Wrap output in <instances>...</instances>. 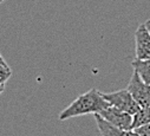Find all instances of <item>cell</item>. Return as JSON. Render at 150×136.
<instances>
[{
	"label": "cell",
	"mask_w": 150,
	"mask_h": 136,
	"mask_svg": "<svg viewBox=\"0 0 150 136\" xmlns=\"http://www.w3.org/2000/svg\"><path fill=\"white\" fill-rule=\"evenodd\" d=\"M139 136H150V122L144 124V125H141L138 128H135L134 129Z\"/></svg>",
	"instance_id": "30bf717a"
},
{
	"label": "cell",
	"mask_w": 150,
	"mask_h": 136,
	"mask_svg": "<svg viewBox=\"0 0 150 136\" xmlns=\"http://www.w3.org/2000/svg\"><path fill=\"white\" fill-rule=\"evenodd\" d=\"M0 64H7V63L5 62V59H4V57L1 56V53H0Z\"/></svg>",
	"instance_id": "7c38bea8"
},
{
	"label": "cell",
	"mask_w": 150,
	"mask_h": 136,
	"mask_svg": "<svg viewBox=\"0 0 150 136\" xmlns=\"http://www.w3.org/2000/svg\"><path fill=\"white\" fill-rule=\"evenodd\" d=\"M12 76V70L7 64H0V85H5V83Z\"/></svg>",
	"instance_id": "9c48e42d"
},
{
	"label": "cell",
	"mask_w": 150,
	"mask_h": 136,
	"mask_svg": "<svg viewBox=\"0 0 150 136\" xmlns=\"http://www.w3.org/2000/svg\"><path fill=\"white\" fill-rule=\"evenodd\" d=\"M4 90H5V85H0V93H1Z\"/></svg>",
	"instance_id": "4fadbf2b"
},
{
	"label": "cell",
	"mask_w": 150,
	"mask_h": 136,
	"mask_svg": "<svg viewBox=\"0 0 150 136\" xmlns=\"http://www.w3.org/2000/svg\"><path fill=\"white\" fill-rule=\"evenodd\" d=\"M132 69L138 74L141 79L150 84V59H137L132 60Z\"/></svg>",
	"instance_id": "52a82bcc"
},
{
	"label": "cell",
	"mask_w": 150,
	"mask_h": 136,
	"mask_svg": "<svg viewBox=\"0 0 150 136\" xmlns=\"http://www.w3.org/2000/svg\"><path fill=\"white\" fill-rule=\"evenodd\" d=\"M135 53L137 59H150V32L141 24L135 32Z\"/></svg>",
	"instance_id": "5b68a950"
},
{
	"label": "cell",
	"mask_w": 150,
	"mask_h": 136,
	"mask_svg": "<svg viewBox=\"0 0 150 136\" xmlns=\"http://www.w3.org/2000/svg\"><path fill=\"white\" fill-rule=\"evenodd\" d=\"M150 122V106L141 107L138 111L132 115V129L144 125Z\"/></svg>",
	"instance_id": "ba28073f"
},
{
	"label": "cell",
	"mask_w": 150,
	"mask_h": 136,
	"mask_svg": "<svg viewBox=\"0 0 150 136\" xmlns=\"http://www.w3.org/2000/svg\"><path fill=\"white\" fill-rule=\"evenodd\" d=\"M95 120H96L98 130L102 134V136H139L134 129L123 130V129H120L115 125L110 124L99 114H95Z\"/></svg>",
	"instance_id": "8992f818"
},
{
	"label": "cell",
	"mask_w": 150,
	"mask_h": 136,
	"mask_svg": "<svg viewBox=\"0 0 150 136\" xmlns=\"http://www.w3.org/2000/svg\"><path fill=\"white\" fill-rule=\"evenodd\" d=\"M109 106V102L105 101L102 92H99L97 89H90L89 91L78 96L69 107H66L59 114V120L66 121L89 114H99Z\"/></svg>",
	"instance_id": "6da1fadb"
},
{
	"label": "cell",
	"mask_w": 150,
	"mask_h": 136,
	"mask_svg": "<svg viewBox=\"0 0 150 136\" xmlns=\"http://www.w3.org/2000/svg\"><path fill=\"white\" fill-rule=\"evenodd\" d=\"M99 115L110 124L115 125L120 129H123V130L132 129V115L114 106H109L106 109L102 110Z\"/></svg>",
	"instance_id": "277c9868"
},
{
	"label": "cell",
	"mask_w": 150,
	"mask_h": 136,
	"mask_svg": "<svg viewBox=\"0 0 150 136\" xmlns=\"http://www.w3.org/2000/svg\"><path fill=\"white\" fill-rule=\"evenodd\" d=\"M102 95L105 101L109 102L110 106H114L123 111H127L130 115H135L141 108L128 89H122L114 92H102Z\"/></svg>",
	"instance_id": "7a4b0ae2"
},
{
	"label": "cell",
	"mask_w": 150,
	"mask_h": 136,
	"mask_svg": "<svg viewBox=\"0 0 150 136\" xmlns=\"http://www.w3.org/2000/svg\"><path fill=\"white\" fill-rule=\"evenodd\" d=\"M127 89L139 104V107L150 106V84L143 82L137 72L134 71V74L131 75Z\"/></svg>",
	"instance_id": "3957f363"
},
{
	"label": "cell",
	"mask_w": 150,
	"mask_h": 136,
	"mask_svg": "<svg viewBox=\"0 0 150 136\" xmlns=\"http://www.w3.org/2000/svg\"><path fill=\"white\" fill-rule=\"evenodd\" d=\"M3 1H4V0H3Z\"/></svg>",
	"instance_id": "9a60e30c"
},
{
	"label": "cell",
	"mask_w": 150,
	"mask_h": 136,
	"mask_svg": "<svg viewBox=\"0 0 150 136\" xmlns=\"http://www.w3.org/2000/svg\"><path fill=\"white\" fill-rule=\"evenodd\" d=\"M144 24H145L146 28H148V30H149V32H150V19H148V20H146V21H145Z\"/></svg>",
	"instance_id": "8fae6325"
},
{
	"label": "cell",
	"mask_w": 150,
	"mask_h": 136,
	"mask_svg": "<svg viewBox=\"0 0 150 136\" xmlns=\"http://www.w3.org/2000/svg\"><path fill=\"white\" fill-rule=\"evenodd\" d=\"M1 1H3V0H0V3H1Z\"/></svg>",
	"instance_id": "5bb4252c"
}]
</instances>
